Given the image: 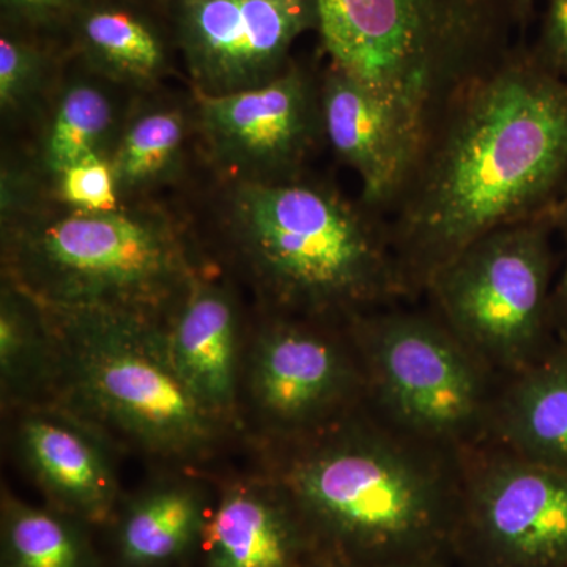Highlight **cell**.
<instances>
[{
    "instance_id": "6da1fadb",
    "label": "cell",
    "mask_w": 567,
    "mask_h": 567,
    "mask_svg": "<svg viewBox=\"0 0 567 567\" xmlns=\"http://www.w3.org/2000/svg\"><path fill=\"white\" fill-rule=\"evenodd\" d=\"M566 194L567 81L516 44L446 103L386 215L409 301L466 246Z\"/></svg>"
},
{
    "instance_id": "7a4b0ae2",
    "label": "cell",
    "mask_w": 567,
    "mask_h": 567,
    "mask_svg": "<svg viewBox=\"0 0 567 567\" xmlns=\"http://www.w3.org/2000/svg\"><path fill=\"white\" fill-rule=\"evenodd\" d=\"M208 262L254 308L349 322L406 298L386 219L333 181H204L177 205Z\"/></svg>"
},
{
    "instance_id": "3957f363",
    "label": "cell",
    "mask_w": 567,
    "mask_h": 567,
    "mask_svg": "<svg viewBox=\"0 0 567 567\" xmlns=\"http://www.w3.org/2000/svg\"><path fill=\"white\" fill-rule=\"evenodd\" d=\"M260 451L264 472L290 495L336 566L451 559L461 454L399 434L368 409Z\"/></svg>"
},
{
    "instance_id": "277c9868",
    "label": "cell",
    "mask_w": 567,
    "mask_h": 567,
    "mask_svg": "<svg viewBox=\"0 0 567 567\" xmlns=\"http://www.w3.org/2000/svg\"><path fill=\"white\" fill-rule=\"evenodd\" d=\"M208 264L177 205L84 210L43 197L0 216L2 281L50 311L167 322Z\"/></svg>"
},
{
    "instance_id": "5b68a950",
    "label": "cell",
    "mask_w": 567,
    "mask_h": 567,
    "mask_svg": "<svg viewBox=\"0 0 567 567\" xmlns=\"http://www.w3.org/2000/svg\"><path fill=\"white\" fill-rule=\"evenodd\" d=\"M44 312L51 360L40 404L70 413L106 442L181 464L210 457L229 434L178 375L166 322L125 312Z\"/></svg>"
},
{
    "instance_id": "8992f818",
    "label": "cell",
    "mask_w": 567,
    "mask_h": 567,
    "mask_svg": "<svg viewBox=\"0 0 567 567\" xmlns=\"http://www.w3.org/2000/svg\"><path fill=\"white\" fill-rule=\"evenodd\" d=\"M327 62L361 82L420 144L454 93L513 50L514 0H317Z\"/></svg>"
},
{
    "instance_id": "52a82bcc",
    "label": "cell",
    "mask_w": 567,
    "mask_h": 567,
    "mask_svg": "<svg viewBox=\"0 0 567 567\" xmlns=\"http://www.w3.org/2000/svg\"><path fill=\"white\" fill-rule=\"evenodd\" d=\"M349 328L371 415L447 453L486 442L502 377L431 309L386 306L353 317Z\"/></svg>"
},
{
    "instance_id": "ba28073f",
    "label": "cell",
    "mask_w": 567,
    "mask_h": 567,
    "mask_svg": "<svg viewBox=\"0 0 567 567\" xmlns=\"http://www.w3.org/2000/svg\"><path fill=\"white\" fill-rule=\"evenodd\" d=\"M557 223L558 210L484 235L425 287L429 309L502 379L558 341L551 319Z\"/></svg>"
},
{
    "instance_id": "9c48e42d",
    "label": "cell",
    "mask_w": 567,
    "mask_h": 567,
    "mask_svg": "<svg viewBox=\"0 0 567 567\" xmlns=\"http://www.w3.org/2000/svg\"><path fill=\"white\" fill-rule=\"evenodd\" d=\"M365 375L349 322L254 308L241 365V425L257 445L297 442L365 410Z\"/></svg>"
},
{
    "instance_id": "30bf717a",
    "label": "cell",
    "mask_w": 567,
    "mask_h": 567,
    "mask_svg": "<svg viewBox=\"0 0 567 567\" xmlns=\"http://www.w3.org/2000/svg\"><path fill=\"white\" fill-rule=\"evenodd\" d=\"M456 567H567V470L486 440L461 453Z\"/></svg>"
},
{
    "instance_id": "8fae6325",
    "label": "cell",
    "mask_w": 567,
    "mask_h": 567,
    "mask_svg": "<svg viewBox=\"0 0 567 567\" xmlns=\"http://www.w3.org/2000/svg\"><path fill=\"white\" fill-rule=\"evenodd\" d=\"M196 100L208 177L248 183L297 181L311 173V163L327 148L320 69L297 58L262 87L223 96L196 93Z\"/></svg>"
},
{
    "instance_id": "7c38bea8",
    "label": "cell",
    "mask_w": 567,
    "mask_h": 567,
    "mask_svg": "<svg viewBox=\"0 0 567 567\" xmlns=\"http://www.w3.org/2000/svg\"><path fill=\"white\" fill-rule=\"evenodd\" d=\"M166 11L186 85L208 96L281 76L297 40L320 25L317 0H169Z\"/></svg>"
},
{
    "instance_id": "4fadbf2b",
    "label": "cell",
    "mask_w": 567,
    "mask_h": 567,
    "mask_svg": "<svg viewBox=\"0 0 567 567\" xmlns=\"http://www.w3.org/2000/svg\"><path fill=\"white\" fill-rule=\"evenodd\" d=\"M137 93L69 52L62 80L40 117L17 140L2 142L0 193L17 200L52 197L69 167L92 158L110 162Z\"/></svg>"
},
{
    "instance_id": "5bb4252c",
    "label": "cell",
    "mask_w": 567,
    "mask_h": 567,
    "mask_svg": "<svg viewBox=\"0 0 567 567\" xmlns=\"http://www.w3.org/2000/svg\"><path fill=\"white\" fill-rule=\"evenodd\" d=\"M251 317L238 284L208 264L166 322L175 369L200 405L230 431L241 425V365Z\"/></svg>"
},
{
    "instance_id": "9a60e30c",
    "label": "cell",
    "mask_w": 567,
    "mask_h": 567,
    "mask_svg": "<svg viewBox=\"0 0 567 567\" xmlns=\"http://www.w3.org/2000/svg\"><path fill=\"white\" fill-rule=\"evenodd\" d=\"M110 163L121 204H181L207 174L193 89L137 93Z\"/></svg>"
},
{
    "instance_id": "2e32d148",
    "label": "cell",
    "mask_w": 567,
    "mask_h": 567,
    "mask_svg": "<svg viewBox=\"0 0 567 567\" xmlns=\"http://www.w3.org/2000/svg\"><path fill=\"white\" fill-rule=\"evenodd\" d=\"M324 144L361 181L363 204L386 218L415 167L420 141L374 92L344 71L320 69Z\"/></svg>"
},
{
    "instance_id": "e0dca14e",
    "label": "cell",
    "mask_w": 567,
    "mask_h": 567,
    "mask_svg": "<svg viewBox=\"0 0 567 567\" xmlns=\"http://www.w3.org/2000/svg\"><path fill=\"white\" fill-rule=\"evenodd\" d=\"M200 539L207 567H338L290 495L264 470L224 487Z\"/></svg>"
},
{
    "instance_id": "ac0fdd59",
    "label": "cell",
    "mask_w": 567,
    "mask_h": 567,
    "mask_svg": "<svg viewBox=\"0 0 567 567\" xmlns=\"http://www.w3.org/2000/svg\"><path fill=\"white\" fill-rule=\"evenodd\" d=\"M14 412V446L41 492L65 513L95 524L106 520L118 495L106 440L54 405Z\"/></svg>"
},
{
    "instance_id": "d6986e66",
    "label": "cell",
    "mask_w": 567,
    "mask_h": 567,
    "mask_svg": "<svg viewBox=\"0 0 567 567\" xmlns=\"http://www.w3.org/2000/svg\"><path fill=\"white\" fill-rule=\"evenodd\" d=\"M65 44L89 69L134 92L185 81L167 11L148 0H99L74 18Z\"/></svg>"
},
{
    "instance_id": "ffe728a7",
    "label": "cell",
    "mask_w": 567,
    "mask_h": 567,
    "mask_svg": "<svg viewBox=\"0 0 567 567\" xmlns=\"http://www.w3.org/2000/svg\"><path fill=\"white\" fill-rule=\"evenodd\" d=\"M537 464L567 470V338L503 377L488 439Z\"/></svg>"
},
{
    "instance_id": "44dd1931",
    "label": "cell",
    "mask_w": 567,
    "mask_h": 567,
    "mask_svg": "<svg viewBox=\"0 0 567 567\" xmlns=\"http://www.w3.org/2000/svg\"><path fill=\"white\" fill-rule=\"evenodd\" d=\"M203 496L192 484L155 487L130 505L123 517L122 557L133 566H155L183 554L203 535Z\"/></svg>"
},
{
    "instance_id": "7402d4cb",
    "label": "cell",
    "mask_w": 567,
    "mask_h": 567,
    "mask_svg": "<svg viewBox=\"0 0 567 567\" xmlns=\"http://www.w3.org/2000/svg\"><path fill=\"white\" fill-rule=\"evenodd\" d=\"M69 50L0 25V123L2 142L17 140L40 117L65 70Z\"/></svg>"
},
{
    "instance_id": "603a6c76",
    "label": "cell",
    "mask_w": 567,
    "mask_h": 567,
    "mask_svg": "<svg viewBox=\"0 0 567 567\" xmlns=\"http://www.w3.org/2000/svg\"><path fill=\"white\" fill-rule=\"evenodd\" d=\"M51 360L47 312L17 287L0 284V391L9 410L40 404Z\"/></svg>"
},
{
    "instance_id": "cb8c5ba5",
    "label": "cell",
    "mask_w": 567,
    "mask_h": 567,
    "mask_svg": "<svg viewBox=\"0 0 567 567\" xmlns=\"http://www.w3.org/2000/svg\"><path fill=\"white\" fill-rule=\"evenodd\" d=\"M3 558L7 567H82L76 532L51 511L3 495Z\"/></svg>"
},
{
    "instance_id": "d4e9b609",
    "label": "cell",
    "mask_w": 567,
    "mask_h": 567,
    "mask_svg": "<svg viewBox=\"0 0 567 567\" xmlns=\"http://www.w3.org/2000/svg\"><path fill=\"white\" fill-rule=\"evenodd\" d=\"M99 0H0V25L66 48L74 18Z\"/></svg>"
},
{
    "instance_id": "484cf974",
    "label": "cell",
    "mask_w": 567,
    "mask_h": 567,
    "mask_svg": "<svg viewBox=\"0 0 567 567\" xmlns=\"http://www.w3.org/2000/svg\"><path fill=\"white\" fill-rule=\"evenodd\" d=\"M52 197L84 210H114L121 205L111 163L102 158L69 167L59 178Z\"/></svg>"
},
{
    "instance_id": "4316f807",
    "label": "cell",
    "mask_w": 567,
    "mask_h": 567,
    "mask_svg": "<svg viewBox=\"0 0 567 567\" xmlns=\"http://www.w3.org/2000/svg\"><path fill=\"white\" fill-rule=\"evenodd\" d=\"M533 52L567 81V0H544L543 25Z\"/></svg>"
},
{
    "instance_id": "83f0119b",
    "label": "cell",
    "mask_w": 567,
    "mask_h": 567,
    "mask_svg": "<svg viewBox=\"0 0 567 567\" xmlns=\"http://www.w3.org/2000/svg\"><path fill=\"white\" fill-rule=\"evenodd\" d=\"M557 227L565 238L566 256L561 274L551 290V319H554L558 336L567 338V194L563 203L559 204Z\"/></svg>"
},
{
    "instance_id": "f1b7e54d",
    "label": "cell",
    "mask_w": 567,
    "mask_h": 567,
    "mask_svg": "<svg viewBox=\"0 0 567 567\" xmlns=\"http://www.w3.org/2000/svg\"><path fill=\"white\" fill-rule=\"evenodd\" d=\"M536 0H514V9H516V17L518 25L525 28L532 17L533 9H535Z\"/></svg>"
},
{
    "instance_id": "f546056e",
    "label": "cell",
    "mask_w": 567,
    "mask_h": 567,
    "mask_svg": "<svg viewBox=\"0 0 567 567\" xmlns=\"http://www.w3.org/2000/svg\"><path fill=\"white\" fill-rule=\"evenodd\" d=\"M398 567H456L451 559L445 561L424 563V565H410V566H398Z\"/></svg>"
},
{
    "instance_id": "4dcf8cb0",
    "label": "cell",
    "mask_w": 567,
    "mask_h": 567,
    "mask_svg": "<svg viewBox=\"0 0 567 567\" xmlns=\"http://www.w3.org/2000/svg\"><path fill=\"white\" fill-rule=\"evenodd\" d=\"M148 2L155 3V6L162 7V9H166L169 0H148Z\"/></svg>"
}]
</instances>
